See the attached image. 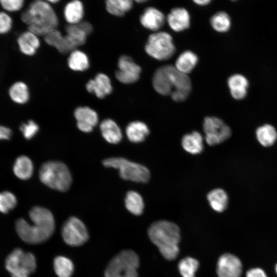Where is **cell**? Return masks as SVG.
<instances>
[{
    "instance_id": "obj_1",
    "label": "cell",
    "mask_w": 277,
    "mask_h": 277,
    "mask_svg": "<svg viewBox=\"0 0 277 277\" xmlns=\"http://www.w3.org/2000/svg\"><path fill=\"white\" fill-rule=\"evenodd\" d=\"M29 216L32 224L23 219L15 222L16 231L21 239L30 244L42 243L49 239L55 229L52 212L45 207L34 206L29 211Z\"/></svg>"
},
{
    "instance_id": "obj_2",
    "label": "cell",
    "mask_w": 277,
    "mask_h": 277,
    "mask_svg": "<svg viewBox=\"0 0 277 277\" xmlns=\"http://www.w3.org/2000/svg\"><path fill=\"white\" fill-rule=\"evenodd\" d=\"M154 89L162 95H170L176 102L185 101L191 91L189 76L177 70L174 66L164 65L158 68L152 79Z\"/></svg>"
},
{
    "instance_id": "obj_3",
    "label": "cell",
    "mask_w": 277,
    "mask_h": 277,
    "mask_svg": "<svg viewBox=\"0 0 277 277\" xmlns=\"http://www.w3.org/2000/svg\"><path fill=\"white\" fill-rule=\"evenodd\" d=\"M21 19L28 30L37 36H45L56 29L58 19L54 9L44 0H34L22 12Z\"/></svg>"
},
{
    "instance_id": "obj_4",
    "label": "cell",
    "mask_w": 277,
    "mask_h": 277,
    "mask_svg": "<svg viewBox=\"0 0 277 277\" xmlns=\"http://www.w3.org/2000/svg\"><path fill=\"white\" fill-rule=\"evenodd\" d=\"M148 234L151 241L166 259L171 261L176 258L179 253L181 234L175 224L165 220L156 221L149 227Z\"/></svg>"
},
{
    "instance_id": "obj_5",
    "label": "cell",
    "mask_w": 277,
    "mask_h": 277,
    "mask_svg": "<svg viewBox=\"0 0 277 277\" xmlns=\"http://www.w3.org/2000/svg\"><path fill=\"white\" fill-rule=\"evenodd\" d=\"M39 177L48 187L65 192L70 188L72 179L67 166L60 161H48L41 166L39 171Z\"/></svg>"
},
{
    "instance_id": "obj_6",
    "label": "cell",
    "mask_w": 277,
    "mask_h": 277,
    "mask_svg": "<svg viewBox=\"0 0 277 277\" xmlns=\"http://www.w3.org/2000/svg\"><path fill=\"white\" fill-rule=\"evenodd\" d=\"M140 260L137 254L129 249L124 250L114 256L109 263L105 277H138Z\"/></svg>"
},
{
    "instance_id": "obj_7",
    "label": "cell",
    "mask_w": 277,
    "mask_h": 277,
    "mask_svg": "<svg viewBox=\"0 0 277 277\" xmlns=\"http://www.w3.org/2000/svg\"><path fill=\"white\" fill-rule=\"evenodd\" d=\"M104 167L118 170L121 177L137 183H146L150 179V172L144 166L121 157H113L102 161Z\"/></svg>"
},
{
    "instance_id": "obj_8",
    "label": "cell",
    "mask_w": 277,
    "mask_h": 277,
    "mask_svg": "<svg viewBox=\"0 0 277 277\" xmlns=\"http://www.w3.org/2000/svg\"><path fill=\"white\" fill-rule=\"evenodd\" d=\"M145 52L152 58L165 61L171 58L175 52L171 35L165 31L151 34L145 46Z\"/></svg>"
},
{
    "instance_id": "obj_9",
    "label": "cell",
    "mask_w": 277,
    "mask_h": 277,
    "mask_svg": "<svg viewBox=\"0 0 277 277\" xmlns=\"http://www.w3.org/2000/svg\"><path fill=\"white\" fill-rule=\"evenodd\" d=\"M5 266L12 277H29L35 271L36 262L32 253L16 248L7 257Z\"/></svg>"
},
{
    "instance_id": "obj_10",
    "label": "cell",
    "mask_w": 277,
    "mask_h": 277,
    "mask_svg": "<svg viewBox=\"0 0 277 277\" xmlns=\"http://www.w3.org/2000/svg\"><path fill=\"white\" fill-rule=\"evenodd\" d=\"M206 142L210 146L221 144L231 135L230 127L222 120L215 116H207L203 121Z\"/></svg>"
},
{
    "instance_id": "obj_11",
    "label": "cell",
    "mask_w": 277,
    "mask_h": 277,
    "mask_svg": "<svg viewBox=\"0 0 277 277\" xmlns=\"http://www.w3.org/2000/svg\"><path fill=\"white\" fill-rule=\"evenodd\" d=\"M62 235L65 242L71 246H81L89 238L86 226L75 216H71L65 222L62 228Z\"/></svg>"
},
{
    "instance_id": "obj_12",
    "label": "cell",
    "mask_w": 277,
    "mask_h": 277,
    "mask_svg": "<svg viewBox=\"0 0 277 277\" xmlns=\"http://www.w3.org/2000/svg\"><path fill=\"white\" fill-rule=\"evenodd\" d=\"M118 69L115 73L116 78L121 83L132 84L140 78L141 68L129 56L122 55L118 60Z\"/></svg>"
},
{
    "instance_id": "obj_13",
    "label": "cell",
    "mask_w": 277,
    "mask_h": 277,
    "mask_svg": "<svg viewBox=\"0 0 277 277\" xmlns=\"http://www.w3.org/2000/svg\"><path fill=\"white\" fill-rule=\"evenodd\" d=\"M216 273L218 277H241L243 273L242 262L233 254H223L217 262Z\"/></svg>"
},
{
    "instance_id": "obj_14",
    "label": "cell",
    "mask_w": 277,
    "mask_h": 277,
    "mask_svg": "<svg viewBox=\"0 0 277 277\" xmlns=\"http://www.w3.org/2000/svg\"><path fill=\"white\" fill-rule=\"evenodd\" d=\"M74 116L78 129L86 133L91 132L98 121L96 112L87 106L76 108Z\"/></svg>"
},
{
    "instance_id": "obj_15",
    "label": "cell",
    "mask_w": 277,
    "mask_h": 277,
    "mask_svg": "<svg viewBox=\"0 0 277 277\" xmlns=\"http://www.w3.org/2000/svg\"><path fill=\"white\" fill-rule=\"evenodd\" d=\"M45 41L49 45L55 47L62 54L70 53L78 47L68 35L63 36L55 29L44 36Z\"/></svg>"
},
{
    "instance_id": "obj_16",
    "label": "cell",
    "mask_w": 277,
    "mask_h": 277,
    "mask_svg": "<svg viewBox=\"0 0 277 277\" xmlns=\"http://www.w3.org/2000/svg\"><path fill=\"white\" fill-rule=\"evenodd\" d=\"M140 21L146 29L156 32L164 25L165 16L160 10L153 7H149L145 9L141 14Z\"/></svg>"
},
{
    "instance_id": "obj_17",
    "label": "cell",
    "mask_w": 277,
    "mask_h": 277,
    "mask_svg": "<svg viewBox=\"0 0 277 277\" xmlns=\"http://www.w3.org/2000/svg\"><path fill=\"white\" fill-rule=\"evenodd\" d=\"M167 22L170 28L175 32L188 29L190 25V16L188 11L182 7L174 8L167 16Z\"/></svg>"
},
{
    "instance_id": "obj_18",
    "label": "cell",
    "mask_w": 277,
    "mask_h": 277,
    "mask_svg": "<svg viewBox=\"0 0 277 277\" xmlns=\"http://www.w3.org/2000/svg\"><path fill=\"white\" fill-rule=\"evenodd\" d=\"M88 92L94 94L98 98H103L111 93L112 90L111 81L104 73H98L93 79L86 85Z\"/></svg>"
},
{
    "instance_id": "obj_19",
    "label": "cell",
    "mask_w": 277,
    "mask_h": 277,
    "mask_svg": "<svg viewBox=\"0 0 277 277\" xmlns=\"http://www.w3.org/2000/svg\"><path fill=\"white\" fill-rule=\"evenodd\" d=\"M17 43L19 51L24 55L28 56L35 54L40 46L38 36L29 30L19 35Z\"/></svg>"
},
{
    "instance_id": "obj_20",
    "label": "cell",
    "mask_w": 277,
    "mask_h": 277,
    "mask_svg": "<svg viewBox=\"0 0 277 277\" xmlns=\"http://www.w3.org/2000/svg\"><path fill=\"white\" fill-rule=\"evenodd\" d=\"M100 130L104 138L109 143L116 144L123 137L122 131L118 125L112 120H103L100 125Z\"/></svg>"
},
{
    "instance_id": "obj_21",
    "label": "cell",
    "mask_w": 277,
    "mask_h": 277,
    "mask_svg": "<svg viewBox=\"0 0 277 277\" xmlns=\"http://www.w3.org/2000/svg\"><path fill=\"white\" fill-rule=\"evenodd\" d=\"M231 96L235 100L244 98L247 94L248 81L243 75L235 74L231 75L227 81Z\"/></svg>"
},
{
    "instance_id": "obj_22",
    "label": "cell",
    "mask_w": 277,
    "mask_h": 277,
    "mask_svg": "<svg viewBox=\"0 0 277 277\" xmlns=\"http://www.w3.org/2000/svg\"><path fill=\"white\" fill-rule=\"evenodd\" d=\"M149 133V129L147 125L139 121L130 122L126 128V134L128 139L134 143L143 142Z\"/></svg>"
},
{
    "instance_id": "obj_23",
    "label": "cell",
    "mask_w": 277,
    "mask_h": 277,
    "mask_svg": "<svg viewBox=\"0 0 277 277\" xmlns=\"http://www.w3.org/2000/svg\"><path fill=\"white\" fill-rule=\"evenodd\" d=\"M181 143L183 149L192 154H199L204 149L203 136L196 131L184 135Z\"/></svg>"
},
{
    "instance_id": "obj_24",
    "label": "cell",
    "mask_w": 277,
    "mask_h": 277,
    "mask_svg": "<svg viewBox=\"0 0 277 277\" xmlns=\"http://www.w3.org/2000/svg\"><path fill=\"white\" fill-rule=\"evenodd\" d=\"M199 61L197 55L190 50L181 53L176 60L174 67L185 74L190 73L195 67Z\"/></svg>"
},
{
    "instance_id": "obj_25",
    "label": "cell",
    "mask_w": 277,
    "mask_h": 277,
    "mask_svg": "<svg viewBox=\"0 0 277 277\" xmlns=\"http://www.w3.org/2000/svg\"><path fill=\"white\" fill-rule=\"evenodd\" d=\"M64 17L70 25L77 24L83 19L84 10L80 0H73L67 3L64 11Z\"/></svg>"
},
{
    "instance_id": "obj_26",
    "label": "cell",
    "mask_w": 277,
    "mask_h": 277,
    "mask_svg": "<svg viewBox=\"0 0 277 277\" xmlns=\"http://www.w3.org/2000/svg\"><path fill=\"white\" fill-rule=\"evenodd\" d=\"M207 198L210 207L216 212H222L227 207L228 195L222 189L216 188L211 190L208 193Z\"/></svg>"
},
{
    "instance_id": "obj_27",
    "label": "cell",
    "mask_w": 277,
    "mask_h": 277,
    "mask_svg": "<svg viewBox=\"0 0 277 277\" xmlns=\"http://www.w3.org/2000/svg\"><path fill=\"white\" fill-rule=\"evenodd\" d=\"M8 94L10 99L17 104H26L30 97L27 85L21 81L13 83L9 89Z\"/></svg>"
},
{
    "instance_id": "obj_28",
    "label": "cell",
    "mask_w": 277,
    "mask_h": 277,
    "mask_svg": "<svg viewBox=\"0 0 277 277\" xmlns=\"http://www.w3.org/2000/svg\"><path fill=\"white\" fill-rule=\"evenodd\" d=\"M33 171V163L28 157L21 155L16 159L13 166V172L18 178L23 180L29 179Z\"/></svg>"
},
{
    "instance_id": "obj_29",
    "label": "cell",
    "mask_w": 277,
    "mask_h": 277,
    "mask_svg": "<svg viewBox=\"0 0 277 277\" xmlns=\"http://www.w3.org/2000/svg\"><path fill=\"white\" fill-rule=\"evenodd\" d=\"M125 205L129 212L135 215H140L143 212L144 203L141 195L133 190L127 192Z\"/></svg>"
},
{
    "instance_id": "obj_30",
    "label": "cell",
    "mask_w": 277,
    "mask_h": 277,
    "mask_svg": "<svg viewBox=\"0 0 277 277\" xmlns=\"http://www.w3.org/2000/svg\"><path fill=\"white\" fill-rule=\"evenodd\" d=\"M69 67L75 71H84L89 67L87 55L83 51L75 49L70 52L68 58Z\"/></svg>"
},
{
    "instance_id": "obj_31",
    "label": "cell",
    "mask_w": 277,
    "mask_h": 277,
    "mask_svg": "<svg viewBox=\"0 0 277 277\" xmlns=\"http://www.w3.org/2000/svg\"><path fill=\"white\" fill-rule=\"evenodd\" d=\"M133 2V0H106V8L110 14L121 17L132 9Z\"/></svg>"
},
{
    "instance_id": "obj_32",
    "label": "cell",
    "mask_w": 277,
    "mask_h": 277,
    "mask_svg": "<svg viewBox=\"0 0 277 277\" xmlns=\"http://www.w3.org/2000/svg\"><path fill=\"white\" fill-rule=\"evenodd\" d=\"M256 136L260 144L264 147H269L276 141L277 132L273 126L266 124L256 129Z\"/></svg>"
},
{
    "instance_id": "obj_33",
    "label": "cell",
    "mask_w": 277,
    "mask_h": 277,
    "mask_svg": "<svg viewBox=\"0 0 277 277\" xmlns=\"http://www.w3.org/2000/svg\"><path fill=\"white\" fill-rule=\"evenodd\" d=\"M212 28L216 31L224 33L228 31L231 27V18L225 11H218L214 13L210 19Z\"/></svg>"
},
{
    "instance_id": "obj_34",
    "label": "cell",
    "mask_w": 277,
    "mask_h": 277,
    "mask_svg": "<svg viewBox=\"0 0 277 277\" xmlns=\"http://www.w3.org/2000/svg\"><path fill=\"white\" fill-rule=\"evenodd\" d=\"M53 266L55 272L58 277H70L74 270L72 261L63 256L55 258Z\"/></svg>"
},
{
    "instance_id": "obj_35",
    "label": "cell",
    "mask_w": 277,
    "mask_h": 277,
    "mask_svg": "<svg viewBox=\"0 0 277 277\" xmlns=\"http://www.w3.org/2000/svg\"><path fill=\"white\" fill-rule=\"evenodd\" d=\"M199 266L197 260L191 257L184 258L178 264L179 270L183 277H195Z\"/></svg>"
},
{
    "instance_id": "obj_36",
    "label": "cell",
    "mask_w": 277,
    "mask_h": 277,
    "mask_svg": "<svg viewBox=\"0 0 277 277\" xmlns=\"http://www.w3.org/2000/svg\"><path fill=\"white\" fill-rule=\"evenodd\" d=\"M16 204V198L12 193L7 191L0 193V212L7 213Z\"/></svg>"
},
{
    "instance_id": "obj_37",
    "label": "cell",
    "mask_w": 277,
    "mask_h": 277,
    "mask_svg": "<svg viewBox=\"0 0 277 277\" xmlns=\"http://www.w3.org/2000/svg\"><path fill=\"white\" fill-rule=\"evenodd\" d=\"M66 34L73 40L77 46L85 43L87 35L76 24H69L66 27Z\"/></svg>"
},
{
    "instance_id": "obj_38",
    "label": "cell",
    "mask_w": 277,
    "mask_h": 277,
    "mask_svg": "<svg viewBox=\"0 0 277 277\" xmlns=\"http://www.w3.org/2000/svg\"><path fill=\"white\" fill-rule=\"evenodd\" d=\"M19 129L24 137L27 140H30L38 132L39 126L34 121L29 120L27 123H23Z\"/></svg>"
},
{
    "instance_id": "obj_39",
    "label": "cell",
    "mask_w": 277,
    "mask_h": 277,
    "mask_svg": "<svg viewBox=\"0 0 277 277\" xmlns=\"http://www.w3.org/2000/svg\"><path fill=\"white\" fill-rule=\"evenodd\" d=\"M25 0H0V5L6 12L19 11L24 6Z\"/></svg>"
},
{
    "instance_id": "obj_40",
    "label": "cell",
    "mask_w": 277,
    "mask_h": 277,
    "mask_svg": "<svg viewBox=\"0 0 277 277\" xmlns=\"http://www.w3.org/2000/svg\"><path fill=\"white\" fill-rule=\"evenodd\" d=\"M13 27V20L6 11H0V35L9 33Z\"/></svg>"
},
{
    "instance_id": "obj_41",
    "label": "cell",
    "mask_w": 277,
    "mask_h": 277,
    "mask_svg": "<svg viewBox=\"0 0 277 277\" xmlns=\"http://www.w3.org/2000/svg\"><path fill=\"white\" fill-rule=\"evenodd\" d=\"M245 277H268L265 271L260 267L250 268L245 273Z\"/></svg>"
},
{
    "instance_id": "obj_42",
    "label": "cell",
    "mask_w": 277,
    "mask_h": 277,
    "mask_svg": "<svg viewBox=\"0 0 277 277\" xmlns=\"http://www.w3.org/2000/svg\"><path fill=\"white\" fill-rule=\"evenodd\" d=\"M76 25L86 34L87 35H89L93 31L92 25L87 21H82Z\"/></svg>"
},
{
    "instance_id": "obj_43",
    "label": "cell",
    "mask_w": 277,
    "mask_h": 277,
    "mask_svg": "<svg viewBox=\"0 0 277 277\" xmlns=\"http://www.w3.org/2000/svg\"><path fill=\"white\" fill-rule=\"evenodd\" d=\"M11 135L12 131L10 128L0 125V140H9Z\"/></svg>"
},
{
    "instance_id": "obj_44",
    "label": "cell",
    "mask_w": 277,
    "mask_h": 277,
    "mask_svg": "<svg viewBox=\"0 0 277 277\" xmlns=\"http://www.w3.org/2000/svg\"><path fill=\"white\" fill-rule=\"evenodd\" d=\"M195 4L200 6H205L209 4L212 0H192Z\"/></svg>"
},
{
    "instance_id": "obj_45",
    "label": "cell",
    "mask_w": 277,
    "mask_h": 277,
    "mask_svg": "<svg viewBox=\"0 0 277 277\" xmlns=\"http://www.w3.org/2000/svg\"><path fill=\"white\" fill-rule=\"evenodd\" d=\"M47 2H49L51 3H57L60 0H45Z\"/></svg>"
},
{
    "instance_id": "obj_46",
    "label": "cell",
    "mask_w": 277,
    "mask_h": 277,
    "mask_svg": "<svg viewBox=\"0 0 277 277\" xmlns=\"http://www.w3.org/2000/svg\"><path fill=\"white\" fill-rule=\"evenodd\" d=\"M134 2H136L137 3H144L146 1H147L148 0H133Z\"/></svg>"
},
{
    "instance_id": "obj_47",
    "label": "cell",
    "mask_w": 277,
    "mask_h": 277,
    "mask_svg": "<svg viewBox=\"0 0 277 277\" xmlns=\"http://www.w3.org/2000/svg\"><path fill=\"white\" fill-rule=\"evenodd\" d=\"M274 270L276 274L277 275V263L275 264L274 267Z\"/></svg>"
},
{
    "instance_id": "obj_48",
    "label": "cell",
    "mask_w": 277,
    "mask_h": 277,
    "mask_svg": "<svg viewBox=\"0 0 277 277\" xmlns=\"http://www.w3.org/2000/svg\"><path fill=\"white\" fill-rule=\"evenodd\" d=\"M231 1H236V0H231Z\"/></svg>"
}]
</instances>
